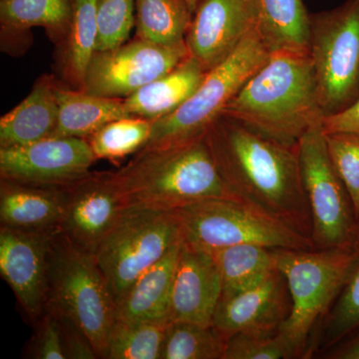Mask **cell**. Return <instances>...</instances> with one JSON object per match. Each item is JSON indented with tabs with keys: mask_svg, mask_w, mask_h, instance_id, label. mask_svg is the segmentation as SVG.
Returning a JSON list of instances; mask_svg holds the SVG:
<instances>
[{
	"mask_svg": "<svg viewBox=\"0 0 359 359\" xmlns=\"http://www.w3.org/2000/svg\"><path fill=\"white\" fill-rule=\"evenodd\" d=\"M59 231L72 244L94 254L101 241L127 209L111 173H89L63 187Z\"/></svg>",
	"mask_w": 359,
	"mask_h": 359,
	"instance_id": "14",
	"label": "cell"
},
{
	"mask_svg": "<svg viewBox=\"0 0 359 359\" xmlns=\"http://www.w3.org/2000/svg\"><path fill=\"white\" fill-rule=\"evenodd\" d=\"M181 243L172 211L127 208L94 252L116 306L146 271Z\"/></svg>",
	"mask_w": 359,
	"mask_h": 359,
	"instance_id": "9",
	"label": "cell"
},
{
	"mask_svg": "<svg viewBox=\"0 0 359 359\" xmlns=\"http://www.w3.org/2000/svg\"><path fill=\"white\" fill-rule=\"evenodd\" d=\"M309 20V54L325 118L359 98V0L311 13Z\"/></svg>",
	"mask_w": 359,
	"mask_h": 359,
	"instance_id": "8",
	"label": "cell"
},
{
	"mask_svg": "<svg viewBox=\"0 0 359 359\" xmlns=\"http://www.w3.org/2000/svg\"><path fill=\"white\" fill-rule=\"evenodd\" d=\"M226 342L212 325L171 323L160 359H224Z\"/></svg>",
	"mask_w": 359,
	"mask_h": 359,
	"instance_id": "29",
	"label": "cell"
},
{
	"mask_svg": "<svg viewBox=\"0 0 359 359\" xmlns=\"http://www.w3.org/2000/svg\"><path fill=\"white\" fill-rule=\"evenodd\" d=\"M65 209L62 188L27 185L1 179L0 222L18 230L59 231Z\"/></svg>",
	"mask_w": 359,
	"mask_h": 359,
	"instance_id": "18",
	"label": "cell"
},
{
	"mask_svg": "<svg viewBox=\"0 0 359 359\" xmlns=\"http://www.w3.org/2000/svg\"><path fill=\"white\" fill-rule=\"evenodd\" d=\"M358 248L275 249L276 268L292 297V311L278 332L295 358H311L318 328L344 287Z\"/></svg>",
	"mask_w": 359,
	"mask_h": 359,
	"instance_id": "4",
	"label": "cell"
},
{
	"mask_svg": "<svg viewBox=\"0 0 359 359\" xmlns=\"http://www.w3.org/2000/svg\"><path fill=\"white\" fill-rule=\"evenodd\" d=\"M325 358L359 359V334L325 353Z\"/></svg>",
	"mask_w": 359,
	"mask_h": 359,
	"instance_id": "38",
	"label": "cell"
},
{
	"mask_svg": "<svg viewBox=\"0 0 359 359\" xmlns=\"http://www.w3.org/2000/svg\"><path fill=\"white\" fill-rule=\"evenodd\" d=\"M359 327V248L353 266L334 306L313 340L311 354L325 353Z\"/></svg>",
	"mask_w": 359,
	"mask_h": 359,
	"instance_id": "27",
	"label": "cell"
},
{
	"mask_svg": "<svg viewBox=\"0 0 359 359\" xmlns=\"http://www.w3.org/2000/svg\"><path fill=\"white\" fill-rule=\"evenodd\" d=\"M172 212L182 244L203 252L241 244L271 249H314L311 238L233 198H212Z\"/></svg>",
	"mask_w": 359,
	"mask_h": 359,
	"instance_id": "7",
	"label": "cell"
},
{
	"mask_svg": "<svg viewBox=\"0 0 359 359\" xmlns=\"http://www.w3.org/2000/svg\"><path fill=\"white\" fill-rule=\"evenodd\" d=\"M257 25L226 60L205 72L204 80L185 103L156 120L143 148L166 147L203 138L242 87L269 58Z\"/></svg>",
	"mask_w": 359,
	"mask_h": 359,
	"instance_id": "6",
	"label": "cell"
},
{
	"mask_svg": "<svg viewBox=\"0 0 359 359\" xmlns=\"http://www.w3.org/2000/svg\"><path fill=\"white\" fill-rule=\"evenodd\" d=\"M98 0H72L67 61L71 76L84 84L92 56L95 53Z\"/></svg>",
	"mask_w": 359,
	"mask_h": 359,
	"instance_id": "31",
	"label": "cell"
},
{
	"mask_svg": "<svg viewBox=\"0 0 359 359\" xmlns=\"http://www.w3.org/2000/svg\"><path fill=\"white\" fill-rule=\"evenodd\" d=\"M96 160L84 138L49 137L0 148V174L1 179L18 183L63 188L88 175Z\"/></svg>",
	"mask_w": 359,
	"mask_h": 359,
	"instance_id": "12",
	"label": "cell"
},
{
	"mask_svg": "<svg viewBox=\"0 0 359 359\" xmlns=\"http://www.w3.org/2000/svg\"><path fill=\"white\" fill-rule=\"evenodd\" d=\"M111 176L127 208L174 211L212 198L235 199L205 137L179 145L142 148Z\"/></svg>",
	"mask_w": 359,
	"mask_h": 359,
	"instance_id": "3",
	"label": "cell"
},
{
	"mask_svg": "<svg viewBox=\"0 0 359 359\" xmlns=\"http://www.w3.org/2000/svg\"><path fill=\"white\" fill-rule=\"evenodd\" d=\"M205 71L189 56L167 74L158 78L124 99L130 116L159 120L171 114L199 88Z\"/></svg>",
	"mask_w": 359,
	"mask_h": 359,
	"instance_id": "20",
	"label": "cell"
},
{
	"mask_svg": "<svg viewBox=\"0 0 359 359\" xmlns=\"http://www.w3.org/2000/svg\"><path fill=\"white\" fill-rule=\"evenodd\" d=\"M47 308L69 318L88 337L99 358H106L116 320V302L93 254L60 233L52 245Z\"/></svg>",
	"mask_w": 359,
	"mask_h": 359,
	"instance_id": "5",
	"label": "cell"
},
{
	"mask_svg": "<svg viewBox=\"0 0 359 359\" xmlns=\"http://www.w3.org/2000/svg\"><path fill=\"white\" fill-rule=\"evenodd\" d=\"M295 358L294 351L280 334L238 332L226 339L224 359Z\"/></svg>",
	"mask_w": 359,
	"mask_h": 359,
	"instance_id": "34",
	"label": "cell"
},
{
	"mask_svg": "<svg viewBox=\"0 0 359 359\" xmlns=\"http://www.w3.org/2000/svg\"><path fill=\"white\" fill-rule=\"evenodd\" d=\"M209 254L221 275L223 285L221 299L233 297L254 287L278 269L275 249L264 245H230L212 250Z\"/></svg>",
	"mask_w": 359,
	"mask_h": 359,
	"instance_id": "24",
	"label": "cell"
},
{
	"mask_svg": "<svg viewBox=\"0 0 359 359\" xmlns=\"http://www.w3.org/2000/svg\"><path fill=\"white\" fill-rule=\"evenodd\" d=\"M169 318L130 321L116 318L108 344L107 359H160Z\"/></svg>",
	"mask_w": 359,
	"mask_h": 359,
	"instance_id": "26",
	"label": "cell"
},
{
	"mask_svg": "<svg viewBox=\"0 0 359 359\" xmlns=\"http://www.w3.org/2000/svg\"><path fill=\"white\" fill-rule=\"evenodd\" d=\"M222 115L280 143L297 145L323 119L309 52H271Z\"/></svg>",
	"mask_w": 359,
	"mask_h": 359,
	"instance_id": "2",
	"label": "cell"
},
{
	"mask_svg": "<svg viewBox=\"0 0 359 359\" xmlns=\"http://www.w3.org/2000/svg\"><path fill=\"white\" fill-rule=\"evenodd\" d=\"M328 155L346 187L359 224V134L325 133Z\"/></svg>",
	"mask_w": 359,
	"mask_h": 359,
	"instance_id": "33",
	"label": "cell"
},
{
	"mask_svg": "<svg viewBox=\"0 0 359 359\" xmlns=\"http://www.w3.org/2000/svg\"><path fill=\"white\" fill-rule=\"evenodd\" d=\"M222 292L221 275L211 255L182 244L170 297V320L211 327Z\"/></svg>",
	"mask_w": 359,
	"mask_h": 359,
	"instance_id": "17",
	"label": "cell"
},
{
	"mask_svg": "<svg viewBox=\"0 0 359 359\" xmlns=\"http://www.w3.org/2000/svg\"><path fill=\"white\" fill-rule=\"evenodd\" d=\"M292 311V297L285 276L276 269L254 287L222 297L212 327L224 339L238 332L276 334Z\"/></svg>",
	"mask_w": 359,
	"mask_h": 359,
	"instance_id": "16",
	"label": "cell"
},
{
	"mask_svg": "<svg viewBox=\"0 0 359 359\" xmlns=\"http://www.w3.org/2000/svg\"><path fill=\"white\" fill-rule=\"evenodd\" d=\"M256 25V0H200L186 34L190 56L208 72L226 60Z\"/></svg>",
	"mask_w": 359,
	"mask_h": 359,
	"instance_id": "15",
	"label": "cell"
},
{
	"mask_svg": "<svg viewBox=\"0 0 359 359\" xmlns=\"http://www.w3.org/2000/svg\"><path fill=\"white\" fill-rule=\"evenodd\" d=\"M190 56L186 40L160 44L138 39L110 50L96 51L84 79L85 91L108 98L128 97Z\"/></svg>",
	"mask_w": 359,
	"mask_h": 359,
	"instance_id": "11",
	"label": "cell"
},
{
	"mask_svg": "<svg viewBox=\"0 0 359 359\" xmlns=\"http://www.w3.org/2000/svg\"><path fill=\"white\" fill-rule=\"evenodd\" d=\"M323 126L327 134L339 132L359 134V98L344 112L323 118Z\"/></svg>",
	"mask_w": 359,
	"mask_h": 359,
	"instance_id": "37",
	"label": "cell"
},
{
	"mask_svg": "<svg viewBox=\"0 0 359 359\" xmlns=\"http://www.w3.org/2000/svg\"><path fill=\"white\" fill-rule=\"evenodd\" d=\"M58 119L52 137L92 136L108 123L130 117L124 100L57 88Z\"/></svg>",
	"mask_w": 359,
	"mask_h": 359,
	"instance_id": "22",
	"label": "cell"
},
{
	"mask_svg": "<svg viewBox=\"0 0 359 359\" xmlns=\"http://www.w3.org/2000/svg\"><path fill=\"white\" fill-rule=\"evenodd\" d=\"M205 138L224 185L235 199L311 238L299 144L280 143L224 115L212 123Z\"/></svg>",
	"mask_w": 359,
	"mask_h": 359,
	"instance_id": "1",
	"label": "cell"
},
{
	"mask_svg": "<svg viewBox=\"0 0 359 359\" xmlns=\"http://www.w3.org/2000/svg\"><path fill=\"white\" fill-rule=\"evenodd\" d=\"M55 233L4 226L0 229V273L33 321L39 320L48 306Z\"/></svg>",
	"mask_w": 359,
	"mask_h": 359,
	"instance_id": "13",
	"label": "cell"
},
{
	"mask_svg": "<svg viewBox=\"0 0 359 359\" xmlns=\"http://www.w3.org/2000/svg\"><path fill=\"white\" fill-rule=\"evenodd\" d=\"M181 245H175L161 261L137 278L118 302L116 318L130 321L169 318L170 297Z\"/></svg>",
	"mask_w": 359,
	"mask_h": 359,
	"instance_id": "21",
	"label": "cell"
},
{
	"mask_svg": "<svg viewBox=\"0 0 359 359\" xmlns=\"http://www.w3.org/2000/svg\"><path fill=\"white\" fill-rule=\"evenodd\" d=\"M297 148L314 249L359 247V224L346 187L328 155L323 121L304 134Z\"/></svg>",
	"mask_w": 359,
	"mask_h": 359,
	"instance_id": "10",
	"label": "cell"
},
{
	"mask_svg": "<svg viewBox=\"0 0 359 359\" xmlns=\"http://www.w3.org/2000/svg\"><path fill=\"white\" fill-rule=\"evenodd\" d=\"M72 0H1L0 20L9 29L33 26L59 29L70 25Z\"/></svg>",
	"mask_w": 359,
	"mask_h": 359,
	"instance_id": "30",
	"label": "cell"
},
{
	"mask_svg": "<svg viewBox=\"0 0 359 359\" xmlns=\"http://www.w3.org/2000/svg\"><path fill=\"white\" fill-rule=\"evenodd\" d=\"M136 0H98L96 51L124 44L136 23Z\"/></svg>",
	"mask_w": 359,
	"mask_h": 359,
	"instance_id": "32",
	"label": "cell"
},
{
	"mask_svg": "<svg viewBox=\"0 0 359 359\" xmlns=\"http://www.w3.org/2000/svg\"><path fill=\"white\" fill-rule=\"evenodd\" d=\"M57 87L47 77L29 95L0 119V148L27 145L49 138L57 125Z\"/></svg>",
	"mask_w": 359,
	"mask_h": 359,
	"instance_id": "19",
	"label": "cell"
},
{
	"mask_svg": "<svg viewBox=\"0 0 359 359\" xmlns=\"http://www.w3.org/2000/svg\"><path fill=\"white\" fill-rule=\"evenodd\" d=\"M54 311V309H53ZM57 313V311H56ZM62 330L63 348L66 359H96L95 349L86 334L73 321L58 313Z\"/></svg>",
	"mask_w": 359,
	"mask_h": 359,
	"instance_id": "36",
	"label": "cell"
},
{
	"mask_svg": "<svg viewBox=\"0 0 359 359\" xmlns=\"http://www.w3.org/2000/svg\"><path fill=\"white\" fill-rule=\"evenodd\" d=\"M200 0H187L188 2L189 6H190L191 11L192 13H195L196 8H197L198 4H199Z\"/></svg>",
	"mask_w": 359,
	"mask_h": 359,
	"instance_id": "39",
	"label": "cell"
},
{
	"mask_svg": "<svg viewBox=\"0 0 359 359\" xmlns=\"http://www.w3.org/2000/svg\"><path fill=\"white\" fill-rule=\"evenodd\" d=\"M257 29L269 53L309 52L308 13L302 0H256Z\"/></svg>",
	"mask_w": 359,
	"mask_h": 359,
	"instance_id": "23",
	"label": "cell"
},
{
	"mask_svg": "<svg viewBox=\"0 0 359 359\" xmlns=\"http://www.w3.org/2000/svg\"><path fill=\"white\" fill-rule=\"evenodd\" d=\"M153 124L152 120L133 116L115 120L90 136V147L97 160L116 162L139 152L147 144Z\"/></svg>",
	"mask_w": 359,
	"mask_h": 359,
	"instance_id": "28",
	"label": "cell"
},
{
	"mask_svg": "<svg viewBox=\"0 0 359 359\" xmlns=\"http://www.w3.org/2000/svg\"><path fill=\"white\" fill-rule=\"evenodd\" d=\"M192 18L187 0H136L138 39L160 44L185 41Z\"/></svg>",
	"mask_w": 359,
	"mask_h": 359,
	"instance_id": "25",
	"label": "cell"
},
{
	"mask_svg": "<svg viewBox=\"0 0 359 359\" xmlns=\"http://www.w3.org/2000/svg\"><path fill=\"white\" fill-rule=\"evenodd\" d=\"M35 323L36 330L28 348V356L37 359H66L57 313L47 308Z\"/></svg>",
	"mask_w": 359,
	"mask_h": 359,
	"instance_id": "35",
	"label": "cell"
}]
</instances>
